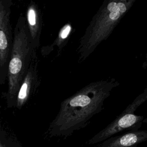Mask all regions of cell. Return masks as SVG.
Wrapping results in <instances>:
<instances>
[{"mask_svg":"<svg viewBox=\"0 0 147 147\" xmlns=\"http://www.w3.org/2000/svg\"><path fill=\"white\" fill-rule=\"evenodd\" d=\"M119 84L113 78L93 82L64 99L49 125V136L68 137L86 127L104 109L106 99Z\"/></svg>","mask_w":147,"mask_h":147,"instance_id":"cell-1","label":"cell"},{"mask_svg":"<svg viewBox=\"0 0 147 147\" xmlns=\"http://www.w3.org/2000/svg\"><path fill=\"white\" fill-rule=\"evenodd\" d=\"M142 67L147 71V53L145 56V59L144 63H142Z\"/></svg>","mask_w":147,"mask_h":147,"instance_id":"cell-10","label":"cell"},{"mask_svg":"<svg viewBox=\"0 0 147 147\" xmlns=\"http://www.w3.org/2000/svg\"><path fill=\"white\" fill-rule=\"evenodd\" d=\"M0 147H3V145H2V144H1V141H0Z\"/></svg>","mask_w":147,"mask_h":147,"instance_id":"cell-11","label":"cell"},{"mask_svg":"<svg viewBox=\"0 0 147 147\" xmlns=\"http://www.w3.org/2000/svg\"><path fill=\"white\" fill-rule=\"evenodd\" d=\"M37 66V56H36L32 60L17 92L15 107L19 110L21 109L26 104L30 95L38 86Z\"/></svg>","mask_w":147,"mask_h":147,"instance_id":"cell-6","label":"cell"},{"mask_svg":"<svg viewBox=\"0 0 147 147\" xmlns=\"http://www.w3.org/2000/svg\"><path fill=\"white\" fill-rule=\"evenodd\" d=\"M136 0H105L93 16L76 49L78 62L82 63L99 45L106 40Z\"/></svg>","mask_w":147,"mask_h":147,"instance_id":"cell-2","label":"cell"},{"mask_svg":"<svg viewBox=\"0 0 147 147\" xmlns=\"http://www.w3.org/2000/svg\"><path fill=\"white\" fill-rule=\"evenodd\" d=\"M37 56L30 41L24 16L18 18L13 33V40L7 68L8 89L5 99L8 108L15 107L20 85L34 57Z\"/></svg>","mask_w":147,"mask_h":147,"instance_id":"cell-3","label":"cell"},{"mask_svg":"<svg viewBox=\"0 0 147 147\" xmlns=\"http://www.w3.org/2000/svg\"><path fill=\"white\" fill-rule=\"evenodd\" d=\"M143 119V116L138 115L134 114V111L125 109L113 122L88 140L86 144L95 145L100 143L123 131L139 130Z\"/></svg>","mask_w":147,"mask_h":147,"instance_id":"cell-5","label":"cell"},{"mask_svg":"<svg viewBox=\"0 0 147 147\" xmlns=\"http://www.w3.org/2000/svg\"><path fill=\"white\" fill-rule=\"evenodd\" d=\"M10 0H0V84L5 83L7 75L13 40L10 22L11 6Z\"/></svg>","mask_w":147,"mask_h":147,"instance_id":"cell-4","label":"cell"},{"mask_svg":"<svg viewBox=\"0 0 147 147\" xmlns=\"http://www.w3.org/2000/svg\"><path fill=\"white\" fill-rule=\"evenodd\" d=\"M147 141V130L128 131L116 136H113L91 147H138V145Z\"/></svg>","mask_w":147,"mask_h":147,"instance_id":"cell-7","label":"cell"},{"mask_svg":"<svg viewBox=\"0 0 147 147\" xmlns=\"http://www.w3.org/2000/svg\"><path fill=\"white\" fill-rule=\"evenodd\" d=\"M25 19L31 43L33 48L37 50L40 45L42 20L41 10L33 1H30L28 4Z\"/></svg>","mask_w":147,"mask_h":147,"instance_id":"cell-8","label":"cell"},{"mask_svg":"<svg viewBox=\"0 0 147 147\" xmlns=\"http://www.w3.org/2000/svg\"><path fill=\"white\" fill-rule=\"evenodd\" d=\"M72 32V26L70 23L65 24L60 29L57 37L53 42L50 45L43 47L41 49V53L43 56L48 55L54 48L56 47L59 51H60L65 46L68 42Z\"/></svg>","mask_w":147,"mask_h":147,"instance_id":"cell-9","label":"cell"}]
</instances>
